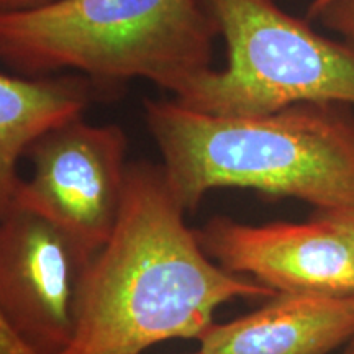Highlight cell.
Returning a JSON list of instances; mask_svg holds the SVG:
<instances>
[{"instance_id": "1", "label": "cell", "mask_w": 354, "mask_h": 354, "mask_svg": "<svg viewBox=\"0 0 354 354\" xmlns=\"http://www.w3.org/2000/svg\"><path fill=\"white\" fill-rule=\"evenodd\" d=\"M185 214L162 166H128L120 215L88 268L63 354H140L169 339H198L221 305L277 294L216 264Z\"/></svg>"}, {"instance_id": "2", "label": "cell", "mask_w": 354, "mask_h": 354, "mask_svg": "<svg viewBox=\"0 0 354 354\" xmlns=\"http://www.w3.org/2000/svg\"><path fill=\"white\" fill-rule=\"evenodd\" d=\"M162 169L185 212L214 189H254L315 210L354 209V118L335 104H299L256 117H220L146 100Z\"/></svg>"}, {"instance_id": "3", "label": "cell", "mask_w": 354, "mask_h": 354, "mask_svg": "<svg viewBox=\"0 0 354 354\" xmlns=\"http://www.w3.org/2000/svg\"><path fill=\"white\" fill-rule=\"evenodd\" d=\"M216 35L202 0H59L0 15V63L99 84L146 79L177 99L212 69Z\"/></svg>"}, {"instance_id": "4", "label": "cell", "mask_w": 354, "mask_h": 354, "mask_svg": "<svg viewBox=\"0 0 354 354\" xmlns=\"http://www.w3.org/2000/svg\"><path fill=\"white\" fill-rule=\"evenodd\" d=\"M228 50L227 68L197 77L184 107L256 117L299 104L354 105V44L328 39L276 0H202Z\"/></svg>"}, {"instance_id": "5", "label": "cell", "mask_w": 354, "mask_h": 354, "mask_svg": "<svg viewBox=\"0 0 354 354\" xmlns=\"http://www.w3.org/2000/svg\"><path fill=\"white\" fill-rule=\"evenodd\" d=\"M127 136L117 125L82 117L61 123L35 141L32 165L13 205L44 216L97 253L117 225L127 185Z\"/></svg>"}, {"instance_id": "6", "label": "cell", "mask_w": 354, "mask_h": 354, "mask_svg": "<svg viewBox=\"0 0 354 354\" xmlns=\"http://www.w3.org/2000/svg\"><path fill=\"white\" fill-rule=\"evenodd\" d=\"M95 253L35 212L0 218V317L33 354H63L76 333Z\"/></svg>"}, {"instance_id": "7", "label": "cell", "mask_w": 354, "mask_h": 354, "mask_svg": "<svg viewBox=\"0 0 354 354\" xmlns=\"http://www.w3.org/2000/svg\"><path fill=\"white\" fill-rule=\"evenodd\" d=\"M207 254L227 271L253 277L277 294H354L349 243L317 218L246 225L215 216L197 232Z\"/></svg>"}, {"instance_id": "8", "label": "cell", "mask_w": 354, "mask_h": 354, "mask_svg": "<svg viewBox=\"0 0 354 354\" xmlns=\"http://www.w3.org/2000/svg\"><path fill=\"white\" fill-rule=\"evenodd\" d=\"M354 338V294L281 292L203 333V354H326Z\"/></svg>"}, {"instance_id": "9", "label": "cell", "mask_w": 354, "mask_h": 354, "mask_svg": "<svg viewBox=\"0 0 354 354\" xmlns=\"http://www.w3.org/2000/svg\"><path fill=\"white\" fill-rule=\"evenodd\" d=\"M91 94L73 77H17L0 73V218L12 210L21 184L19 162L39 136L82 117Z\"/></svg>"}, {"instance_id": "10", "label": "cell", "mask_w": 354, "mask_h": 354, "mask_svg": "<svg viewBox=\"0 0 354 354\" xmlns=\"http://www.w3.org/2000/svg\"><path fill=\"white\" fill-rule=\"evenodd\" d=\"M318 19L354 44V0H336L318 15Z\"/></svg>"}, {"instance_id": "11", "label": "cell", "mask_w": 354, "mask_h": 354, "mask_svg": "<svg viewBox=\"0 0 354 354\" xmlns=\"http://www.w3.org/2000/svg\"><path fill=\"white\" fill-rule=\"evenodd\" d=\"M312 216L335 228L349 243L354 253V209L315 210Z\"/></svg>"}, {"instance_id": "12", "label": "cell", "mask_w": 354, "mask_h": 354, "mask_svg": "<svg viewBox=\"0 0 354 354\" xmlns=\"http://www.w3.org/2000/svg\"><path fill=\"white\" fill-rule=\"evenodd\" d=\"M0 354H33L12 333L2 317H0Z\"/></svg>"}, {"instance_id": "13", "label": "cell", "mask_w": 354, "mask_h": 354, "mask_svg": "<svg viewBox=\"0 0 354 354\" xmlns=\"http://www.w3.org/2000/svg\"><path fill=\"white\" fill-rule=\"evenodd\" d=\"M55 2H59V0H0V15L35 10V8L51 6Z\"/></svg>"}, {"instance_id": "14", "label": "cell", "mask_w": 354, "mask_h": 354, "mask_svg": "<svg viewBox=\"0 0 354 354\" xmlns=\"http://www.w3.org/2000/svg\"><path fill=\"white\" fill-rule=\"evenodd\" d=\"M333 2H336V0H313L312 6H310V8H308V17H318L326 7H330Z\"/></svg>"}, {"instance_id": "15", "label": "cell", "mask_w": 354, "mask_h": 354, "mask_svg": "<svg viewBox=\"0 0 354 354\" xmlns=\"http://www.w3.org/2000/svg\"><path fill=\"white\" fill-rule=\"evenodd\" d=\"M344 354H354V344H353V346H349Z\"/></svg>"}, {"instance_id": "16", "label": "cell", "mask_w": 354, "mask_h": 354, "mask_svg": "<svg viewBox=\"0 0 354 354\" xmlns=\"http://www.w3.org/2000/svg\"><path fill=\"white\" fill-rule=\"evenodd\" d=\"M192 354H203V353L201 351V349H198V351H197V353H192Z\"/></svg>"}]
</instances>
